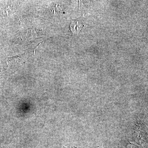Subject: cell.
I'll return each mask as SVG.
<instances>
[{
  "label": "cell",
  "mask_w": 148,
  "mask_h": 148,
  "mask_svg": "<svg viewBox=\"0 0 148 148\" xmlns=\"http://www.w3.org/2000/svg\"><path fill=\"white\" fill-rule=\"evenodd\" d=\"M82 23L78 21L72 22L71 26L72 32L75 33H78L82 29Z\"/></svg>",
  "instance_id": "6da1fadb"
}]
</instances>
